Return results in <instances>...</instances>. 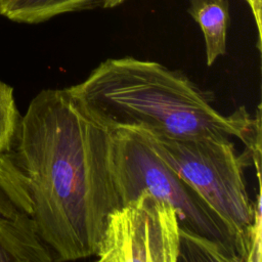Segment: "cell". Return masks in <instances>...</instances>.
Wrapping results in <instances>:
<instances>
[{"mask_svg":"<svg viewBox=\"0 0 262 262\" xmlns=\"http://www.w3.org/2000/svg\"><path fill=\"white\" fill-rule=\"evenodd\" d=\"M54 256L31 217L0 206V262H51Z\"/></svg>","mask_w":262,"mask_h":262,"instance_id":"cell-6","label":"cell"},{"mask_svg":"<svg viewBox=\"0 0 262 262\" xmlns=\"http://www.w3.org/2000/svg\"><path fill=\"white\" fill-rule=\"evenodd\" d=\"M125 0H0V14L24 24H39L56 15L112 8Z\"/></svg>","mask_w":262,"mask_h":262,"instance_id":"cell-7","label":"cell"},{"mask_svg":"<svg viewBox=\"0 0 262 262\" xmlns=\"http://www.w3.org/2000/svg\"><path fill=\"white\" fill-rule=\"evenodd\" d=\"M179 252L175 209L143 189L110 213L95 256L101 262H176Z\"/></svg>","mask_w":262,"mask_h":262,"instance_id":"cell-5","label":"cell"},{"mask_svg":"<svg viewBox=\"0 0 262 262\" xmlns=\"http://www.w3.org/2000/svg\"><path fill=\"white\" fill-rule=\"evenodd\" d=\"M183 255L184 260H193L195 255H204L203 260L241 261L238 256L223 245L191 231L180 230V252L177 261Z\"/></svg>","mask_w":262,"mask_h":262,"instance_id":"cell-9","label":"cell"},{"mask_svg":"<svg viewBox=\"0 0 262 262\" xmlns=\"http://www.w3.org/2000/svg\"><path fill=\"white\" fill-rule=\"evenodd\" d=\"M246 2L249 4L258 30V47L260 48L261 44V6H262V0H246Z\"/></svg>","mask_w":262,"mask_h":262,"instance_id":"cell-11","label":"cell"},{"mask_svg":"<svg viewBox=\"0 0 262 262\" xmlns=\"http://www.w3.org/2000/svg\"><path fill=\"white\" fill-rule=\"evenodd\" d=\"M110 129H143L170 138L241 139L250 115L223 116L183 73L132 56L107 58L70 87Z\"/></svg>","mask_w":262,"mask_h":262,"instance_id":"cell-2","label":"cell"},{"mask_svg":"<svg viewBox=\"0 0 262 262\" xmlns=\"http://www.w3.org/2000/svg\"><path fill=\"white\" fill-rule=\"evenodd\" d=\"M188 13L202 30L207 66L210 67L226 52L229 4L227 0H190Z\"/></svg>","mask_w":262,"mask_h":262,"instance_id":"cell-8","label":"cell"},{"mask_svg":"<svg viewBox=\"0 0 262 262\" xmlns=\"http://www.w3.org/2000/svg\"><path fill=\"white\" fill-rule=\"evenodd\" d=\"M20 116L13 88L0 79V155L8 148Z\"/></svg>","mask_w":262,"mask_h":262,"instance_id":"cell-10","label":"cell"},{"mask_svg":"<svg viewBox=\"0 0 262 262\" xmlns=\"http://www.w3.org/2000/svg\"><path fill=\"white\" fill-rule=\"evenodd\" d=\"M148 133L157 151L234 232L241 260L248 261L257 207L244 178L248 156H237L230 137L176 139Z\"/></svg>","mask_w":262,"mask_h":262,"instance_id":"cell-4","label":"cell"},{"mask_svg":"<svg viewBox=\"0 0 262 262\" xmlns=\"http://www.w3.org/2000/svg\"><path fill=\"white\" fill-rule=\"evenodd\" d=\"M112 169L120 206L146 189L175 209L180 230L215 241L233 251L241 260L234 232L157 151L146 130H113Z\"/></svg>","mask_w":262,"mask_h":262,"instance_id":"cell-3","label":"cell"},{"mask_svg":"<svg viewBox=\"0 0 262 262\" xmlns=\"http://www.w3.org/2000/svg\"><path fill=\"white\" fill-rule=\"evenodd\" d=\"M112 138L70 87L49 88L30 101L0 155V206L32 218L54 261L95 256L120 206Z\"/></svg>","mask_w":262,"mask_h":262,"instance_id":"cell-1","label":"cell"}]
</instances>
